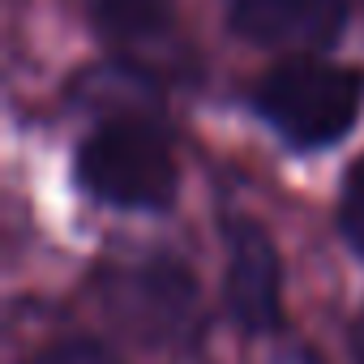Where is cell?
Returning <instances> with one entry per match:
<instances>
[{"label": "cell", "instance_id": "52a82bcc", "mask_svg": "<svg viewBox=\"0 0 364 364\" xmlns=\"http://www.w3.org/2000/svg\"><path fill=\"white\" fill-rule=\"evenodd\" d=\"M338 232L355 253H364V154L347 167L338 189Z\"/></svg>", "mask_w": 364, "mask_h": 364}, {"label": "cell", "instance_id": "7a4b0ae2", "mask_svg": "<svg viewBox=\"0 0 364 364\" xmlns=\"http://www.w3.org/2000/svg\"><path fill=\"white\" fill-rule=\"evenodd\" d=\"M77 185L116 210H163L176 202L180 167L167 137L146 120H103L73 154Z\"/></svg>", "mask_w": 364, "mask_h": 364}, {"label": "cell", "instance_id": "277c9868", "mask_svg": "<svg viewBox=\"0 0 364 364\" xmlns=\"http://www.w3.org/2000/svg\"><path fill=\"white\" fill-rule=\"evenodd\" d=\"M228 309L245 334H270L283 317L279 249L257 223L228 228Z\"/></svg>", "mask_w": 364, "mask_h": 364}, {"label": "cell", "instance_id": "ba28073f", "mask_svg": "<svg viewBox=\"0 0 364 364\" xmlns=\"http://www.w3.org/2000/svg\"><path fill=\"white\" fill-rule=\"evenodd\" d=\"M26 364H116V360H112V351H103L90 338H60V343L26 355Z\"/></svg>", "mask_w": 364, "mask_h": 364}, {"label": "cell", "instance_id": "8992f818", "mask_svg": "<svg viewBox=\"0 0 364 364\" xmlns=\"http://www.w3.org/2000/svg\"><path fill=\"white\" fill-rule=\"evenodd\" d=\"M95 31L120 52H150L163 48L176 31L171 0H90Z\"/></svg>", "mask_w": 364, "mask_h": 364}, {"label": "cell", "instance_id": "3957f363", "mask_svg": "<svg viewBox=\"0 0 364 364\" xmlns=\"http://www.w3.org/2000/svg\"><path fill=\"white\" fill-rule=\"evenodd\" d=\"M228 22L253 48L309 56L347 31V0H232Z\"/></svg>", "mask_w": 364, "mask_h": 364}, {"label": "cell", "instance_id": "6da1fadb", "mask_svg": "<svg viewBox=\"0 0 364 364\" xmlns=\"http://www.w3.org/2000/svg\"><path fill=\"white\" fill-rule=\"evenodd\" d=\"M253 103L283 141L317 150L347 137V129L355 124L364 107V69L317 56H291L257 82Z\"/></svg>", "mask_w": 364, "mask_h": 364}, {"label": "cell", "instance_id": "9c48e42d", "mask_svg": "<svg viewBox=\"0 0 364 364\" xmlns=\"http://www.w3.org/2000/svg\"><path fill=\"white\" fill-rule=\"evenodd\" d=\"M351 355H355V364H364V309H360L355 330H351Z\"/></svg>", "mask_w": 364, "mask_h": 364}, {"label": "cell", "instance_id": "5b68a950", "mask_svg": "<svg viewBox=\"0 0 364 364\" xmlns=\"http://www.w3.org/2000/svg\"><path fill=\"white\" fill-rule=\"evenodd\" d=\"M124 304V317L146 330V334H163V338H176L193 330L198 321V291H193V279L180 270L176 262L171 266H150V270H137L129 274V287L120 296Z\"/></svg>", "mask_w": 364, "mask_h": 364}]
</instances>
